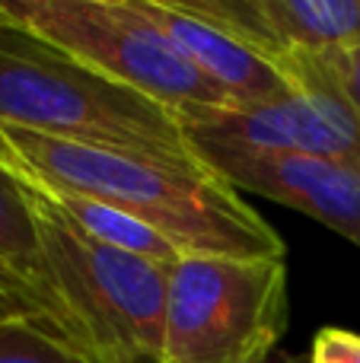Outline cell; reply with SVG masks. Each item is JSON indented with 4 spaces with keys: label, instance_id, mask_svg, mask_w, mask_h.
<instances>
[{
    "label": "cell",
    "instance_id": "ffe728a7",
    "mask_svg": "<svg viewBox=\"0 0 360 363\" xmlns=\"http://www.w3.org/2000/svg\"><path fill=\"white\" fill-rule=\"evenodd\" d=\"M0 4H4V0H0Z\"/></svg>",
    "mask_w": 360,
    "mask_h": 363
},
{
    "label": "cell",
    "instance_id": "3957f363",
    "mask_svg": "<svg viewBox=\"0 0 360 363\" xmlns=\"http://www.w3.org/2000/svg\"><path fill=\"white\" fill-rule=\"evenodd\" d=\"M0 26L29 32L99 77L169 108L176 118L233 108L210 80L128 0H4Z\"/></svg>",
    "mask_w": 360,
    "mask_h": 363
},
{
    "label": "cell",
    "instance_id": "8fae6325",
    "mask_svg": "<svg viewBox=\"0 0 360 363\" xmlns=\"http://www.w3.org/2000/svg\"><path fill=\"white\" fill-rule=\"evenodd\" d=\"M26 185L61 223H67L74 233L93 239V242L112 245V249L131 252V255L150 258V262H159V264H176L179 258H185L166 236H159L157 230H150L140 220L128 217L118 207L102 204L96 198H86V194L67 191V188H45V185H35V182H26Z\"/></svg>",
    "mask_w": 360,
    "mask_h": 363
},
{
    "label": "cell",
    "instance_id": "52a82bcc",
    "mask_svg": "<svg viewBox=\"0 0 360 363\" xmlns=\"http://www.w3.org/2000/svg\"><path fill=\"white\" fill-rule=\"evenodd\" d=\"M233 35L291 80L300 61L360 42V0H159Z\"/></svg>",
    "mask_w": 360,
    "mask_h": 363
},
{
    "label": "cell",
    "instance_id": "6da1fadb",
    "mask_svg": "<svg viewBox=\"0 0 360 363\" xmlns=\"http://www.w3.org/2000/svg\"><path fill=\"white\" fill-rule=\"evenodd\" d=\"M0 140L19 179L118 207L182 255L284 258L281 236L210 166H172L6 125H0Z\"/></svg>",
    "mask_w": 360,
    "mask_h": 363
},
{
    "label": "cell",
    "instance_id": "4fadbf2b",
    "mask_svg": "<svg viewBox=\"0 0 360 363\" xmlns=\"http://www.w3.org/2000/svg\"><path fill=\"white\" fill-rule=\"evenodd\" d=\"M310 363H360V335L338 325L319 328L310 347Z\"/></svg>",
    "mask_w": 360,
    "mask_h": 363
},
{
    "label": "cell",
    "instance_id": "ac0fdd59",
    "mask_svg": "<svg viewBox=\"0 0 360 363\" xmlns=\"http://www.w3.org/2000/svg\"><path fill=\"white\" fill-rule=\"evenodd\" d=\"M128 363H159L157 357H134V360H128Z\"/></svg>",
    "mask_w": 360,
    "mask_h": 363
},
{
    "label": "cell",
    "instance_id": "7a4b0ae2",
    "mask_svg": "<svg viewBox=\"0 0 360 363\" xmlns=\"http://www.w3.org/2000/svg\"><path fill=\"white\" fill-rule=\"evenodd\" d=\"M0 125L172 166H208L169 108L10 26H0Z\"/></svg>",
    "mask_w": 360,
    "mask_h": 363
},
{
    "label": "cell",
    "instance_id": "d6986e66",
    "mask_svg": "<svg viewBox=\"0 0 360 363\" xmlns=\"http://www.w3.org/2000/svg\"><path fill=\"white\" fill-rule=\"evenodd\" d=\"M0 163H4V166H10V163H6V150H4V140H0Z\"/></svg>",
    "mask_w": 360,
    "mask_h": 363
},
{
    "label": "cell",
    "instance_id": "e0dca14e",
    "mask_svg": "<svg viewBox=\"0 0 360 363\" xmlns=\"http://www.w3.org/2000/svg\"><path fill=\"white\" fill-rule=\"evenodd\" d=\"M13 315H19V313H16V309H13L6 300H0V322H4V319H13Z\"/></svg>",
    "mask_w": 360,
    "mask_h": 363
},
{
    "label": "cell",
    "instance_id": "277c9868",
    "mask_svg": "<svg viewBox=\"0 0 360 363\" xmlns=\"http://www.w3.org/2000/svg\"><path fill=\"white\" fill-rule=\"evenodd\" d=\"M284 325V258L185 255L169 264L159 363H265Z\"/></svg>",
    "mask_w": 360,
    "mask_h": 363
},
{
    "label": "cell",
    "instance_id": "9c48e42d",
    "mask_svg": "<svg viewBox=\"0 0 360 363\" xmlns=\"http://www.w3.org/2000/svg\"><path fill=\"white\" fill-rule=\"evenodd\" d=\"M128 4L144 13L163 32L166 42L179 51V57L189 61L223 96H230L233 106H259V102H271L293 93V83L271 61L255 55L233 35L208 26L204 19L176 10L169 4H159V0H128Z\"/></svg>",
    "mask_w": 360,
    "mask_h": 363
},
{
    "label": "cell",
    "instance_id": "9a60e30c",
    "mask_svg": "<svg viewBox=\"0 0 360 363\" xmlns=\"http://www.w3.org/2000/svg\"><path fill=\"white\" fill-rule=\"evenodd\" d=\"M0 300H6V303H10V306L16 309L19 315H26V319H32V315H29V309H26V303H23V296H19V290L13 287V281L4 274V271H0ZM32 322H35V319H32Z\"/></svg>",
    "mask_w": 360,
    "mask_h": 363
},
{
    "label": "cell",
    "instance_id": "8992f818",
    "mask_svg": "<svg viewBox=\"0 0 360 363\" xmlns=\"http://www.w3.org/2000/svg\"><path fill=\"white\" fill-rule=\"evenodd\" d=\"M325 57L291 70L293 93L259 106L208 108L179 118L191 150L310 153L360 163V118L325 74Z\"/></svg>",
    "mask_w": 360,
    "mask_h": 363
},
{
    "label": "cell",
    "instance_id": "30bf717a",
    "mask_svg": "<svg viewBox=\"0 0 360 363\" xmlns=\"http://www.w3.org/2000/svg\"><path fill=\"white\" fill-rule=\"evenodd\" d=\"M0 271L13 281V287L19 290L26 309L38 325H45L48 332L61 335L64 341L89 354L86 335H83L80 322L74 319L70 306L64 303L55 271L48 264V252L42 242V226H38L29 188L4 163H0Z\"/></svg>",
    "mask_w": 360,
    "mask_h": 363
},
{
    "label": "cell",
    "instance_id": "7c38bea8",
    "mask_svg": "<svg viewBox=\"0 0 360 363\" xmlns=\"http://www.w3.org/2000/svg\"><path fill=\"white\" fill-rule=\"evenodd\" d=\"M0 363H96L45 325L13 315L0 322Z\"/></svg>",
    "mask_w": 360,
    "mask_h": 363
},
{
    "label": "cell",
    "instance_id": "5bb4252c",
    "mask_svg": "<svg viewBox=\"0 0 360 363\" xmlns=\"http://www.w3.org/2000/svg\"><path fill=\"white\" fill-rule=\"evenodd\" d=\"M322 64H325V74H329L332 86L338 89V96L354 108L360 118V42L338 51V55L325 57Z\"/></svg>",
    "mask_w": 360,
    "mask_h": 363
},
{
    "label": "cell",
    "instance_id": "5b68a950",
    "mask_svg": "<svg viewBox=\"0 0 360 363\" xmlns=\"http://www.w3.org/2000/svg\"><path fill=\"white\" fill-rule=\"evenodd\" d=\"M29 188V185H26ZM55 281L86 335L96 363H128L163 351L169 264L99 245L74 233L29 191Z\"/></svg>",
    "mask_w": 360,
    "mask_h": 363
},
{
    "label": "cell",
    "instance_id": "ba28073f",
    "mask_svg": "<svg viewBox=\"0 0 360 363\" xmlns=\"http://www.w3.org/2000/svg\"><path fill=\"white\" fill-rule=\"evenodd\" d=\"M198 157L236 191H255L342 233L360 249V163L310 153H249L208 147Z\"/></svg>",
    "mask_w": 360,
    "mask_h": 363
},
{
    "label": "cell",
    "instance_id": "2e32d148",
    "mask_svg": "<svg viewBox=\"0 0 360 363\" xmlns=\"http://www.w3.org/2000/svg\"><path fill=\"white\" fill-rule=\"evenodd\" d=\"M265 363H310V354H291V351H274Z\"/></svg>",
    "mask_w": 360,
    "mask_h": 363
}]
</instances>
